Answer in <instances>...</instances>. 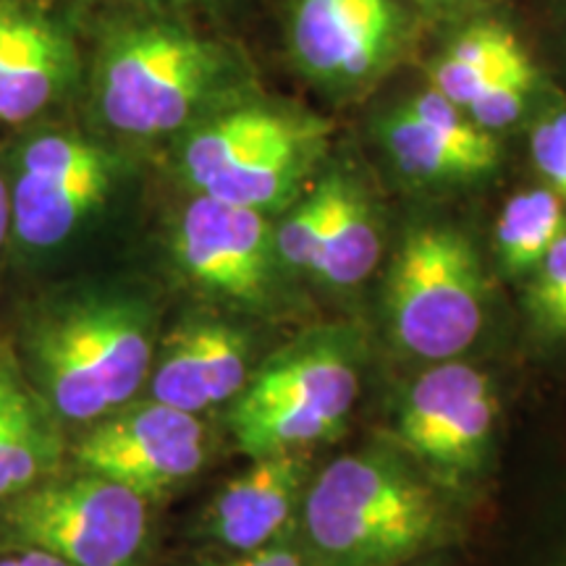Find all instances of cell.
Masks as SVG:
<instances>
[{"mask_svg":"<svg viewBox=\"0 0 566 566\" xmlns=\"http://www.w3.org/2000/svg\"><path fill=\"white\" fill-rule=\"evenodd\" d=\"M363 388V342L346 325L296 336L254 367L231 401L229 428L250 459L336 441Z\"/></svg>","mask_w":566,"mask_h":566,"instance_id":"5","label":"cell"},{"mask_svg":"<svg viewBox=\"0 0 566 566\" xmlns=\"http://www.w3.org/2000/svg\"><path fill=\"white\" fill-rule=\"evenodd\" d=\"M21 346L42 405L59 420L90 424L129 405L150 380L158 307L134 286L59 294L27 317Z\"/></svg>","mask_w":566,"mask_h":566,"instance_id":"2","label":"cell"},{"mask_svg":"<svg viewBox=\"0 0 566 566\" xmlns=\"http://www.w3.org/2000/svg\"><path fill=\"white\" fill-rule=\"evenodd\" d=\"M430 21L412 0H281V48L323 101L363 105L415 66Z\"/></svg>","mask_w":566,"mask_h":566,"instance_id":"6","label":"cell"},{"mask_svg":"<svg viewBox=\"0 0 566 566\" xmlns=\"http://www.w3.org/2000/svg\"><path fill=\"white\" fill-rule=\"evenodd\" d=\"M129 13H153V17H181L221 21L239 9L242 0H116Z\"/></svg>","mask_w":566,"mask_h":566,"instance_id":"25","label":"cell"},{"mask_svg":"<svg viewBox=\"0 0 566 566\" xmlns=\"http://www.w3.org/2000/svg\"><path fill=\"white\" fill-rule=\"evenodd\" d=\"M334 132L323 113L258 87L174 137V174L189 195L275 218L321 174Z\"/></svg>","mask_w":566,"mask_h":566,"instance_id":"4","label":"cell"},{"mask_svg":"<svg viewBox=\"0 0 566 566\" xmlns=\"http://www.w3.org/2000/svg\"><path fill=\"white\" fill-rule=\"evenodd\" d=\"M59 449L45 409L0 354V504L51 475Z\"/></svg>","mask_w":566,"mask_h":566,"instance_id":"19","label":"cell"},{"mask_svg":"<svg viewBox=\"0 0 566 566\" xmlns=\"http://www.w3.org/2000/svg\"><path fill=\"white\" fill-rule=\"evenodd\" d=\"M171 252L184 279L212 300L244 313H273L283 304L289 271L268 212L192 195L176 216Z\"/></svg>","mask_w":566,"mask_h":566,"instance_id":"11","label":"cell"},{"mask_svg":"<svg viewBox=\"0 0 566 566\" xmlns=\"http://www.w3.org/2000/svg\"><path fill=\"white\" fill-rule=\"evenodd\" d=\"M537 59L566 92V0H514Z\"/></svg>","mask_w":566,"mask_h":566,"instance_id":"23","label":"cell"},{"mask_svg":"<svg viewBox=\"0 0 566 566\" xmlns=\"http://www.w3.org/2000/svg\"><path fill=\"white\" fill-rule=\"evenodd\" d=\"M11 195V239L30 254L66 247L108 208L124 163L97 137L42 126L17 139L3 168Z\"/></svg>","mask_w":566,"mask_h":566,"instance_id":"9","label":"cell"},{"mask_svg":"<svg viewBox=\"0 0 566 566\" xmlns=\"http://www.w3.org/2000/svg\"><path fill=\"white\" fill-rule=\"evenodd\" d=\"M87 82L95 118L124 139H174L260 87L242 42L202 21L153 13H129L105 34Z\"/></svg>","mask_w":566,"mask_h":566,"instance_id":"1","label":"cell"},{"mask_svg":"<svg viewBox=\"0 0 566 566\" xmlns=\"http://www.w3.org/2000/svg\"><path fill=\"white\" fill-rule=\"evenodd\" d=\"M499 396L483 370L446 359L417 375L396 420L401 451L438 485L462 488L483 475L495 441Z\"/></svg>","mask_w":566,"mask_h":566,"instance_id":"12","label":"cell"},{"mask_svg":"<svg viewBox=\"0 0 566 566\" xmlns=\"http://www.w3.org/2000/svg\"><path fill=\"white\" fill-rule=\"evenodd\" d=\"M187 566H315L296 535L281 537L271 546L254 551H223V554H210L195 558Z\"/></svg>","mask_w":566,"mask_h":566,"instance_id":"24","label":"cell"},{"mask_svg":"<svg viewBox=\"0 0 566 566\" xmlns=\"http://www.w3.org/2000/svg\"><path fill=\"white\" fill-rule=\"evenodd\" d=\"M535 181L566 202V92L556 90L520 134Z\"/></svg>","mask_w":566,"mask_h":566,"instance_id":"21","label":"cell"},{"mask_svg":"<svg viewBox=\"0 0 566 566\" xmlns=\"http://www.w3.org/2000/svg\"><path fill=\"white\" fill-rule=\"evenodd\" d=\"M0 566H71L66 558L21 543H0Z\"/></svg>","mask_w":566,"mask_h":566,"instance_id":"28","label":"cell"},{"mask_svg":"<svg viewBox=\"0 0 566 566\" xmlns=\"http://www.w3.org/2000/svg\"><path fill=\"white\" fill-rule=\"evenodd\" d=\"M520 566H566V495L546 516V527L537 530Z\"/></svg>","mask_w":566,"mask_h":566,"instance_id":"26","label":"cell"},{"mask_svg":"<svg viewBox=\"0 0 566 566\" xmlns=\"http://www.w3.org/2000/svg\"><path fill=\"white\" fill-rule=\"evenodd\" d=\"M384 310L391 342L409 357H462L488 321V281L472 233L451 218L417 212L388 265Z\"/></svg>","mask_w":566,"mask_h":566,"instance_id":"7","label":"cell"},{"mask_svg":"<svg viewBox=\"0 0 566 566\" xmlns=\"http://www.w3.org/2000/svg\"><path fill=\"white\" fill-rule=\"evenodd\" d=\"M537 59L514 3L446 19L430 27L415 74L467 111L488 84L535 66Z\"/></svg>","mask_w":566,"mask_h":566,"instance_id":"15","label":"cell"},{"mask_svg":"<svg viewBox=\"0 0 566 566\" xmlns=\"http://www.w3.org/2000/svg\"><path fill=\"white\" fill-rule=\"evenodd\" d=\"M409 566H438V564H433V562H428V564H420V562H415V564H409Z\"/></svg>","mask_w":566,"mask_h":566,"instance_id":"30","label":"cell"},{"mask_svg":"<svg viewBox=\"0 0 566 566\" xmlns=\"http://www.w3.org/2000/svg\"><path fill=\"white\" fill-rule=\"evenodd\" d=\"M336 200L317 250L313 279L336 292L357 289L370 279L384 258L388 210L378 179L365 160L336 153Z\"/></svg>","mask_w":566,"mask_h":566,"instance_id":"18","label":"cell"},{"mask_svg":"<svg viewBox=\"0 0 566 566\" xmlns=\"http://www.w3.org/2000/svg\"><path fill=\"white\" fill-rule=\"evenodd\" d=\"M307 485L310 459L304 451L252 459L210 501L195 535L221 551H254L296 535Z\"/></svg>","mask_w":566,"mask_h":566,"instance_id":"17","label":"cell"},{"mask_svg":"<svg viewBox=\"0 0 566 566\" xmlns=\"http://www.w3.org/2000/svg\"><path fill=\"white\" fill-rule=\"evenodd\" d=\"M150 537L145 495L87 472L45 478L0 504V543L51 551L71 566H147Z\"/></svg>","mask_w":566,"mask_h":566,"instance_id":"10","label":"cell"},{"mask_svg":"<svg viewBox=\"0 0 566 566\" xmlns=\"http://www.w3.org/2000/svg\"><path fill=\"white\" fill-rule=\"evenodd\" d=\"M82 74L69 21L40 0H0V124H27L66 101Z\"/></svg>","mask_w":566,"mask_h":566,"instance_id":"14","label":"cell"},{"mask_svg":"<svg viewBox=\"0 0 566 566\" xmlns=\"http://www.w3.org/2000/svg\"><path fill=\"white\" fill-rule=\"evenodd\" d=\"M11 237V195L9 179H6L3 168H0V247Z\"/></svg>","mask_w":566,"mask_h":566,"instance_id":"29","label":"cell"},{"mask_svg":"<svg viewBox=\"0 0 566 566\" xmlns=\"http://www.w3.org/2000/svg\"><path fill=\"white\" fill-rule=\"evenodd\" d=\"M457 533L449 499L386 446L344 454L304 493L296 541L315 566H409Z\"/></svg>","mask_w":566,"mask_h":566,"instance_id":"3","label":"cell"},{"mask_svg":"<svg viewBox=\"0 0 566 566\" xmlns=\"http://www.w3.org/2000/svg\"><path fill=\"white\" fill-rule=\"evenodd\" d=\"M252 370V336L242 325L192 315L163 338L147 384L150 399L202 415L237 399Z\"/></svg>","mask_w":566,"mask_h":566,"instance_id":"16","label":"cell"},{"mask_svg":"<svg viewBox=\"0 0 566 566\" xmlns=\"http://www.w3.org/2000/svg\"><path fill=\"white\" fill-rule=\"evenodd\" d=\"M205 459L208 436L200 415L155 399L90 422L71 446L76 472L108 478L145 499L192 480Z\"/></svg>","mask_w":566,"mask_h":566,"instance_id":"13","label":"cell"},{"mask_svg":"<svg viewBox=\"0 0 566 566\" xmlns=\"http://www.w3.org/2000/svg\"><path fill=\"white\" fill-rule=\"evenodd\" d=\"M367 103V142L388 181L412 200L443 202L480 192L504 171L506 139L480 129L415 69Z\"/></svg>","mask_w":566,"mask_h":566,"instance_id":"8","label":"cell"},{"mask_svg":"<svg viewBox=\"0 0 566 566\" xmlns=\"http://www.w3.org/2000/svg\"><path fill=\"white\" fill-rule=\"evenodd\" d=\"M527 313L548 338H566V233L530 275Z\"/></svg>","mask_w":566,"mask_h":566,"instance_id":"22","label":"cell"},{"mask_svg":"<svg viewBox=\"0 0 566 566\" xmlns=\"http://www.w3.org/2000/svg\"><path fill=\"white\" fill-rule=\"evenodd\" d=\"M412 3L424 13V17L433 21V24H438V21L467 17V13L495 9V6H509L514 3V0H412Z\"/></svg>","mask_w":566,"mask_h":566,"instance_id":"27","label":"cell"},{"mask_svg":"<svg viewBox=\"0 0 566 566\" xmlns=\"http://www.w3.org/2000/svg\"><path fill=\"white\" fill-rule=\"evenodd\" d=\"M566 233V202L546 184L533 181L504 200L493 221V258L501 273L530 279Z\"/></svg>","mask_w":566,"mask_h":566,"instance_id":"20","label":"cell"}]
</instances>
